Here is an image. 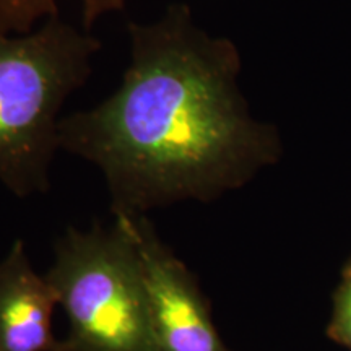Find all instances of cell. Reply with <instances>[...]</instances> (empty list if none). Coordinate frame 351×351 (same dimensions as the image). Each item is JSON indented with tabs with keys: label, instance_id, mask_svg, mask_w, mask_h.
Wrapping results in <instances>:
<instances>
[{
	"label": "cell",
	"instance_id": "6da1fadb",
	"mask_svg": "<svg viewBox=\"0 0 351 351\" xmlns=\"http://www.w3.org/2000/svg\"><path fill=\"white\" fill-rule=\"evenodd\" d=\"M127 36L116 90L59 124V148L99 171L112 213L210 202L275 163L278 134L249 111L230 38L200 28L182 2L129 21Z\"/></svg>",
	"mask_w": 351,
	"mask_h": 351
},
{
	"label": "cell",
	"instance_id": "7a4b0ae2",
	"mask_svg": "<svg viewBox=\"0 0 351 351\" xmlns=\"http://www.w3.org/2000/svg\"><path fill=\"white\" fill-rule=\"evenodd\" d=\"M99 49L90 29L60 15L26 33L0 28V184L19 199L49 191L62 108Z\"/></svg>",
	"mask_w": 351,
	"mask_h": 351
},
{
	"label": "cell",
	"instance_id": "3957f363",
	"mask_svg": "<svg viewBox=\"0 0 351 351\" xmlns=\"http://www.w3.org/2000/svg\"><path fill=\"white\" fill-rule=\"evenodd\" d=\"M44 275L67 317V351H155L142 261L116 217L69 226Z\"/></svg>",
	"mask_w": 351,
	"mask_h": 351
},
{
	"label": "cell",
	"instance_id": "277c9868",
	"mask_svg": "<svg viewBox=\"0 0 351 351\" xmlns=\"http://www.w3.org/2000/svg\"><path fill=\"white\" fill-rule=\"evenodd\" d=\"M112 217L124 225L142 261L155 351H230L215 327L194 274L160 238L148 215Z\"/></svg>",
	"mask_w": 351,
	"mask_h": 351
},
{
	"label": "cell",
	"instance_id": "5b68a950",
	"mask_svg": "<svg viewBox=\"0 0 351 351\" xmlns=\"http://www.w3.org/2000/svg\"><path fill=\"white\" fill-rule=\"evenodd\" d=\"M57 306L46 275L34 270L16 239L0 258V351H67L52 330Z\"/></svg>",
	"mask_w": 351,
	"mask_h": 351
},
{
	"label": "cell",
	"instance_id": "8992f818",
	"mask_svg": "<svg viewBox=\"0 0 351 351\" xmlns=\"http://www.w3.org/2000/svg\"><path fill=\"white\" fill-rule=\"evenodd\" d=\"M127 0H78L82 26L93 28L104 16L124 10ZM52 15H59L57 0H0V28L10 33H26Z\"/></svg>",
	"mask_w": 351,
	"mask_h": 351
},
{
	"label": "cell",
	"instance_id": "52a82bcc",
	"mask_svg": "<svg viewBox=\"0 0 351 351\" xmlns=\"http://www.w3.org/2000/svg\"><path fill=\"white\" fill-rule=\"evenodd\" d=\"M330 335L333 340L351 350V270H346L345 282L337 293Z\"/></svg>",
	"mask_w": 351,
	"mask_h": 351
},
{
	"label": "cell",
	"instance_id": "ba28073f",
	"mask_svg": "<svg viewBox=\"0 0 351 351\" xmlns=\"http://www.w3.org/2000/svg\"><path fill=\"white\" fill-rule=\"evenodd\" d=\"M348 270H351V263H350V267H348Z\"/></svg>",
	"mask_w": 351,
	"mask_h": 351
}]
</instances>
